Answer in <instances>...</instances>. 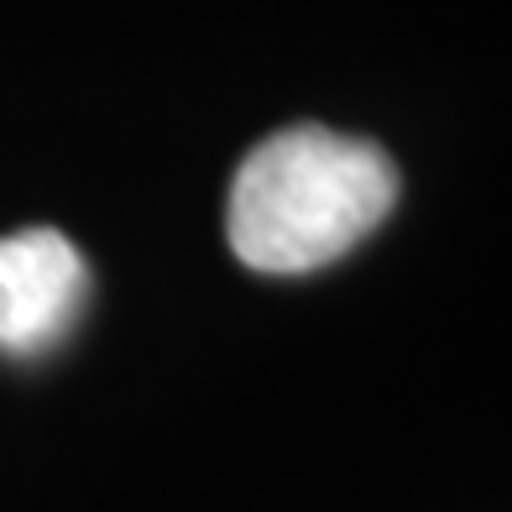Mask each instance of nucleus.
Listing matches in <instances>:
<instances>
[{
	"instance_id": "nucleus-2",
	"label": "nucleus",
	"mask_w": 512,
	"mask_h": 512,
	"mask_svg": "<svg viewBox=\"0 0 512 512\" xmlns=\"http://www.w3.org/2000/svg\"><path fill=\"white\" fill-rule=\"evenodd\" d=\"M89 267L63 230H16L0 236V351L42 356L79 324Z\"/></svg>"
},
{
	"instance_id": "nucleus-1",
	"label": "nucleus",
	"mask_w": 512,
	"mask_h": 512,
	"mask_svg": "<svg viewBox=\"0 0 512 512\" xmlns=\"http://www.w3.org/2000/svg\"><path fill=\"white\" fill-rule=\"evenodd\" d=\"M398 189V168L377 142L330 126H288L241 157L225 236L251 272H319L392 215Z\"/></svg>"
}]
</instances>
